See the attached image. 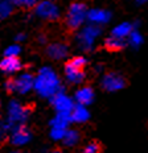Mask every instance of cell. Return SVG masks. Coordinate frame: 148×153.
<instances>
[{
    "instance_id": "obj_19",
    "label": "cell",
    "mask_w": 148,
    "mask_h": 153,
    "mask_svg": "<svg viewBox=\"0 0 148 153\" xmlns=\"http://www.w3.org/2000/svg\"><path fill=\"white\" fill-rule=\"evenodd\" d=\"M70 63L72 66H74V68L79 69V70H83L86 66V63H87V61H86L83 57H74V58H72L70 61H67Z\"/></svg>"
},
{
    "instance_id": "obj_4",
    "label": "cell",
    "mask_w": 148,
    "mask_h": 153,
    "mask_svg": "<svg viewBox=\"0 0 148 153\" xmlns=\"http://www.w3.org/2000/svg\"><path fill=\"white\" fill-rule=\"evenodd\" d=\"M28 116V110L25 107H21L20 104H17L16 102H12L9 104L8 110V124L9 126H20V124L27 119Z\"/></svg>"
},
{
    "instance_id": "obj_27",
    "label": "cell",
    "mask_w": 148,
    "mask_h": 153,
    "mask_svg": "<svg viewBox=\"0 0 148 153\" xmlns=\"http://www.w3.org/2000/svg\"><path fill=\"white\" fill-rule=\"evenodd\" d=\"M0 127H1V120H0Z\"/></svg>"
},
{
    "instance_id": "obj_1",
    "label": "cell",
    "mask_w": 148,
    "mask_h": 153,
    "mask_svg": "<svg viewBox=\"0 0 148 153\" xmlns=\"http://www.w3.org/2000/svg\"><path fill=\"white\" fill-rule=\"evenodd\" d=\"M36 87L37 91L44 97H53V95H57L58 79L53 71L44 69L36 81Z\"/></svg>"
},
{
    "instance_id": "obj_23",
    "label": "cell",
    "mask_w": 148,
    "mask_h": 153,
    "mask_svg": "<svg viewBox=\"0 0 148 153\" xmlns=\"http://www.w3.org/2000/svg\"><path fill=\"white\" fill-rule=\"evenodd\" d=\"M22 4H24L27 8H32L36 4H38V0H22Z\"/></svg>"
},
{
    "instance_id": "obj_12",
    "label": "cell",
    "mask_w": 148,
    "mask_h": 153,
    "mask_svg": "<svg viewBox=\"0 0 148 153\" xmlns=\"http://www.w3.org/2000/svg\"><path fill=\"white\" fill-rule=\"evenodd\" d=\"M32 86H33V76L31 74H24L20 78L15 79V91H19L21 94L29 91Z\"/></svg>"
},
{
    "instance_id": "obj_20",
    "label": "cell",
    "mask_w": 148,
    "mask_h": 153,
    "mask_svg": "<svg viewBox=\"0 0 148 153\" xmlns=\"http://www.w3.org/2000/svg\"><path fill=\"white\" fill-rule=\"evenodd\" d=\"M99 152H101V145L96 141H93L90 144H87L85 151H83V153H99Z\"/></svg>"
},
{
    "instance_id": "obj_26",
    "label": "cell",
    "mask_w": 148,
    "mask_h": 153,
    "mask_svg": "<svg viewBox=\"0 0 148 153\" xmlns=\"http://www.w3.org/2000/svg\"><path fill=\"white\" fill-rule=\"evenodd\" d=\"M9 153H24V152H20V151H12V152H9Z\"/></svg>"
},
{
    "instance_id": "obj_11",
    "label": "cell",
    "mask_w": 148,
    "mask_h": 153,
    "mask_svg": "<svg viewBox=\"0 0 148 153\" xmlns=\"http://www.w3.org/2000/svg\"><path fill=\"white\" fill-rule=\"evenodd\" d=\"M65 74H66V78L69 79V82H72V83H81L83 79H85L83 70L74 68L69 62H66V65H65Z\"/></svg>"
},
{
    "instance_id": "obj_6",
    "label": "cell",
    "mask_w": 148,
    "mask_h": 153,
    "mask_svg": "<svg viewBox=\"0 0 148 153\" xmlns=\"http://www.w3.org/2000/svg\"><path fill=\"white\" fill-rule=\"evenodd\" d=\"M53 103H54V107H56L57 112L61 114V115H69V116H70V114H72V111L74 108L73 102L70 100L67 97L62 95V94L54 95Z\"/></svg>"
},
{
    "instance_id": "obj_10",
    "label": "cell",
    "mask_w": 148,
    "mask_h": 153,
    "mask_svg": "<svg viewBox=\"0 0 148 153\" xmlns=\"http://www.w3.org/2000/svg\"><path fill=\"white\" fill-rule=\"evenodd\" d=\"M46 54L52 59H62L67 56V46L65 44H50L46 48Z\"/></svg>"
},
{
    "instance_id": "obj_2",
    "label": "cell",
    "mask_w": 148,
    "mask_h": 153,
    "mask_svg": "<svg viewBox=\"0 0 148 153\" xmlns=\"http://www.w3.org/2000/svg\"><path fill=\"white\" fill-rule=\"evenodd\" d=\"M87 17V8L82 3H73L67 9L65 24L67 29L70 32L78 29L81 27V24L85 21V19Z\"/></svg>"
},
{
    "instance_id": "obj_14",
    "label": "cell",
    "mask_w": 148,
    "mask_h": 153,
    "mask_svg": "<svg viewBox=\"0 0 148 153\" xmlns=\"http://www.w3.org/2000/svg\"><path fill=\"white\" fill-rule=\"evenodd\" d=\"M70 119H72L73 122H77V123H85L86 120L89 119V112L85 108V106L78 104L77 107H74L72 114H70Z\"/></svg>"
},
{
    "instance_id": "obj_18",
    "label": "cell",
    "mask_w": 148,
    "mask_h": 153,
    "mask_svg": "<svg viewBox=\"0 0 148 153\" xmlns=\"http://www.w3.org/2000/svg\"><path fill=\"white\" fill-rule=\"evenodd\" d=\"M89 17H90V20L95 21V23H103V21H106L108 19V13L103 11H99V9H95V11L90 12Z\"/></svg>"
},
{
    "instance_id": "obj_9",
    "label": "cell",
    "mask_w": 148,
    "mask_h": 153,
    "mask_svg": "<svg viewBox=\"0 0 148 153\" xmlns=\"http://www.w3.org/2000/svg\"><path fill=\"white\" fill-rule=\"evenodd\" d=\"M20 69H21V62L17 57H5V58L0 62V70H1L3 73H7V74L15 73Z\"/></svg>"
},
{
    "instance_id": "obj_13",
    "label": "cell",
    "mask_w": 148,
    "mask_h": 153,
    "mask_svg": "<svg viewBox=\"0 0 148 153\" xmlns=\"http://www.w3.org/2000/svg\"><path fill=\"white\" fill-rule=\"evenodd\" d=\"M93 98H94V91L91 87H83L75 92V99L81 106H86V104L91 103Z\"/></svg>"
},
{
    "instance_id": "obj_7",
    "label": "cell",
    "mask_w": 148,
    "mask_h": 153,
    "mask_svg": "<svg viewBox=\"0 0 148 153\" xmlns=\"http://www.w3.org/2000/svg\"><path fill=\"white\" fill-rule=\"evenodd\" d=\"M31 140V132L29 129H27L24 126H19L13 129V132L11 133V143L13 145L21 146L27 144Z\"/></svg>"
},
{
    "instance_id": "obj_15",
    "label": "cell",
    "mask_w": 148,
    "mask_h": 153,
    "mask_svg": "<svg viewBox=\"0 0 148 153\" xmlns=\"http://www.w3.org/2000/svg\"><path fill=\"white\" fill-rule=\"evenodd\" d=\"M105 48L108 52H119V50H122L124 48V40L111 36L105 41Z\"/></svg>"
},
{
    "instance_id": "obj_25",
    "label": "cell",
    "mask_w": 148,
    "mask_h": 153,
    "mask_svg": "<svg viewBox=\"0 0 148 153\" xmlns=\"http://www.w3.org/2000/svg\"><path fill=\"white\" fill-rule=\"evenodd\" d=\"M46 153H61L58 149H53V151H50V152H46Z\"/></svg>"
},
{
    "instance_id": "obj_24",
    "label": "cell",
    "mask_w": 148,
    "mask_h": 153,
    "mask_svg": "<svg viewBox=\"0 0 148 153\" xmlns=\"http://www.w3.org/2000/svg\"><path fill=\"white\" fill-rule=\"evenodd\" d=\"M132 42H135V44H140L141 42V38H140V36L138 33L132 34Z\"/></svg>"
},
{
    "instance_id": "obj_5",
    "label": "cell",
    "mask_w": 148,
    "mask_h": 153,
    "mask_svg": "<svg viewBox=\"0 0 148 153\" xmlns=\"http://www.w3.org/2000/svg\"><path fill=\"white\" fill-rule=\"evenodd\" d=\"M37 15L40 17L45 19V20H49V21H54L58 19L60 16V11L57 8L56 4H53L52 1H43L37 5Z\"/></svg>"
},
{
    "instance_id": "obj_16",
    "label": "cell",
    "mask_w": 148,
    "mask_h": 153,
    "mask_svg": "<svg viewBox=\"0 0 148 153\" xmlns=\"http://www.w3.org/2000/svg\"><path fill=\"white\" fill-rule=\"evenodd\" d=\"M64 144L66 146H73L75 145L79 141V133L78 131L75 129H70V131H66L65 132V136H64Z\"/></svg>"
},
{
    "instance_id": "obj_17",
    "label": "cell",
    "mask_w": 148,
    "mask_h": 153,
    "mask_svg": "<svg viewBox=\"0 0 148 153\" xmlns=\"http://www.w3.org/2000/svg\"><path fill=\"white\" fill-rule=\"evenodd\" d=\"M131 29H132V28H131L130 24H122V25H119V27H117L114 30H112L111 36L118 37V38H124L131 33Z\"/></svg>"
},
{
    "instance_id": "obj_22",
    "label": "cell",
    "mask_w": 148,
    "mask_h": 153,
    "mask_svg": "<svg viewBox=\"0 0 148 153\" xmlns=\"http://www.w3.org/2000/svg\"><path fill=\"white\" fill-rule=\"evenodd\" d=\"M20 53V48L19 46H9L5 50V57H17V54Z\"/></svg>"
},
{
    "instance_id": "obj_8",
    "label": "cell",
    "mask_w": 148,
    "mask_h": 153,
    "mask_svg": "<svg viewBox=\"0 0 148 153\" xmlns=\"http://www.w3.org/2000/svg\"><path fill=\"white\" fill-rule=\"evenodd\" d=\"M99 34V28L98 27H87L82 30L81 36H79V44L83 46V48H87L91 45V42L94 41V38Z\"/></svg>"
},
{
    "instance_id": "obj_21",
    "label": "cell",
    "mask_w": 148,
    "mask_h": 153,
    "mask_svg": "<svg viewBox=\"0 0 148 153\" xmlns=\"http://www.w3.org/2000/svg\"><path fill=\"white\" fill-rule=\"evenodd\" d=\"M65 132H66V129H62V128H53V127H52V132H50V136H52L54 140H60V139H64V136H65Z\"/></svg>"
},
{
    "instance_id": "obj_3",
    "label": "cell",
    "mask_w": 148,
    "mask_h": 153,
    "mask_svg": "<svg viewBox=\"0 0 148 153\" xmlns=\"http://www.w3.org/2000/svg\"><path fill=\"white\" fill-rule=\"evenodd\" d=\"M102 86L107 91H117L127 86V81L119 73H107L102 79Z\"/></svg>"
}]
</instances>
